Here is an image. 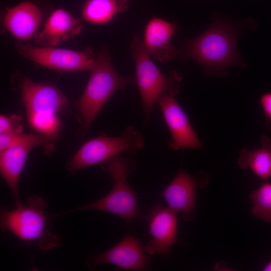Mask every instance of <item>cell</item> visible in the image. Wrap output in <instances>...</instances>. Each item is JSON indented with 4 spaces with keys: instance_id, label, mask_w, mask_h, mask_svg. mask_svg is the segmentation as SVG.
Returning a JSON list of instances; mask_svg holds the SVG:
<instances>
[{
    "instance_id": "21",
    "label": "cell",
    "mask_w": 271,
    "mask_h": 271,
    "mask_svg": "<svg viewBox=\"0 0 271 271\" xmlns=\"http://www.w3.org/2000/svg\"><path fill=\"white\" fill-rule=\"evenodd\" d=\"M259 104L265 117V127L271 130V92H266L261 95Z\"/></svg>"
},
{
    "instance_id": "19",
    "label": "cell",
    "mask_w": 271,
    "mask_h": 271,
    "mask_svg": "<svg viewBox=\"0 0 271 271\" xmlns=\"http://www.w3.org/2000/svg\"><path fill=\"white\" fill-rule=\"evenodd\" d=\"M249 198L253 204L252 214L265 222H271V182L265 181L251 192Z\"/></svg>"
},
{
    "instance_id": "1",
    "label": "cell",
    "mask_w": 271,
    "mask_h": 271,
    "mask_svg": "<svg viewBox=\"0 0 271 271\" xmlns=\"http://www.w3.org/2000/svg\"><path fill=\"white\" fill-rule=\"evenodd\" d=\"M100 165L113 182L111 191L93 203L57 213L55 216L76 211L94 210L117 216L128 224L141 218L142 215L138 204L137 194L127 182L128 177L136 168V160L119 155L102 162Z\"/></svg>"
},
{
    "instance_id": "11",
    "label": "cell",
    "mask_w": 271,
    "mask_h": 271,
    "mask_svg": "<svg viewBox=\"0 0 271 271\" xmlns=\"http://www.w3.org/2000/svg\"><path fill=\"white\" fill-rule=\"evenodd\" d=\"M157 103L161 108L170 132L167 144L171 149L179 151L202 148V144L197 134L175 96L164 94Z\"/></svg>"
},
{
    "instance_id": "12",
    "label": "cell",
    "mask_w": 271,
    "mask_h": 271,
    "mask_svg": "<svg viewBox=\"0 0 271 271\" xmlns=\"http://www.w3.org/2000/svg\"><path fill=\"white\" fill-rule=\"evenodd\" d=\"M146 218L152 239L145 247V252L167 256L177 241L176 213L168 207L157 204L150 210Z\"/></svg>"
},
{
    "instance_id": "22",
    "label": "cell",
    "mask_w": 271,
    "mask_h": 271,
    "mask_svg": "<svg viewBox=\"0 0 271 271\" xmlns=\"http://www.w3.org/2000/svg\"><path fill=\"white\" fill-rule=\"evenodd\" d=\"M263 271H271V260L264 266Z\"/></svg>"
},
{
    "instance_id": "3",
    "label": "cell",
    "mask_w": 271,
    "mask_h": 271,
    "mask_svg": "<svg viewBox=\"0 0 271 271\" xmlns=\"http://www.w3.org/2000/svg\"><path fill=\"white\" fill-rule=\"evenodd\" d=\"M47 206L42 197L34 194L27 198L26 204L15 205L11 210L1 209V229L10 231L24 241L36 242L42 250L59 246V237L51 231L48 225L45 213Z\"/></svg>"
},
{
    "instance_id": "18",
    "label": "cell",
    "mask_w": 271,
    "mask_h": 271,
    "mask_svg": "<svg viewBox=\"0 0 271 271\" xmlns=\"http://www.w3.org/2000/svg\"><path fill=\"white\" fill-rule=\"evenodd\" d=\"M130 0H86L82 8L83 20L90 23L103 24L126 11Z\"/></svg>"
},
{
    "instance_id": "17",
    "label": "cell",
    "mask_w": 271,
    "mask_h": 271,
    "mask_svg": "<svg viewBox=\"0 0 271 271\" xmlns=\"http://www.w3.org/2000/svg\"><path fill=\"white\" fill-rule=\"evenodd\" d=\"M261 146L255 149H240L237 164L243 169H250L257 177L265 181L271 180V139L260 137Z\"/></svg>"
},
{
    "instance_id": "10",
    "label": "cell",
    "mask_w": 271,
    "mask_h": 271,
    "mask_svg": "<svg viewBox=\"0 0 271 271\" xmlns=\"http://www.w3.org/2000/svg\"><path fill=\"white\" fill-rule=\"evenodd\" d=\"M21 98L25 106L27 119L58 114L68 104V99L57 87L23 78L20 84Z\"/></svg>"
},
{
    "instance_id": "13",
    "label": "cell",
    "mask_w": 271,
    "mask_h": 271,
    "mask_svg": "<svg viewBox=\"0 0 271 271\" xmlns=\"http://www.w3.org/2000/svg\"><path fill=\"white\" fill-rule=\"evenodd\" d=\"M143 250L140 240L128 234L109 249L91 258L94 265L111 264L121 269L143 270L150 268L151 258Z\"/></svg>"
},
{
    "instance_id": "16",
    "label": "cell",
    "mask_w": 271,
    "mask_h": 271,
    "mask_svg": "<svg viewBox=\"0 0 271 271\" xmlns=\"http://www.w3.org/2000/svg\"><path fill=\"white\" fill-rule=\"evenodd\" d=\"M42 19L40 8L33 2L25 1L7 11L3 24L6 29L16 39L27 40L34 37Z\"/></svg>"
},
{
    "instance_id": "15",
    "label": "cell",
    "mask_w": 271,
    "mask_h": 271,
    "mask_svg": "<svg viewBox=\"0 0 271 271\" xmlns=\"http://www.w3.org/2000/svg\"><path fill=\"white\" fill-rule=\"evenodd\" d=\"M175 30L174 23L159 18L151 19L146 26L144 46L150 55L161 63L170 60L178 52L171 44Z\"/></svg>"
},
{
    "instance_id": "8",
    "label": "cell",
    "mask_w": 271,
    "mask_h": 271,
    "mask_svg": "<svg viewBox=\"0 0 271 271\" xmlns=\"http://www.w3.org/2000/svg\"><path fill=\"white\" fill-rule=\"evenodd\" d=\"M17 49L26 58L60 72L90 71L96 56L90 48L78 51L19 43Z\"/></svg>"
},
{
    "instance_id": "14",
    "label": "cell",
    "mask_w": 271,
    "mask_h": 271,
    "mask_svg": "<svg viewBox=\"0 0 271 271\" xmlns=\"http://www.w3.org/2000/svg\"><path fill=\"white\" fill-rule=\"evenodd\" d=\"M82 29L79 20L62 8L54 10L34 39L39 46L55 47L63 41L73 38Z\"/></svg>"
},
{
    "instance_id": "2",
    "label": "cell",
    "mask_w": 271,
    "mask_h": 271,
    "mask_svg": "<svg viewBox=\"0 0 271 271\" xmlns=\"http://www.w3.org/2000/svg\"><path fill=\"white\" fill-rule=\"evenodd\" d=\"M86 86L79 100L78 111L82 132L85 134L109 98L132 82L133 77L123 76L114 68L105 50L96 55Z\"/></svg>"
},
{
    "instance_id": "5",
    "label": "cell",
    "mask_w": 271,
    "mask_h": 271,
    "mask_svg": "<svg viewBox=\"0 0 271 271\" xmlns=\"http://www.w3.org/2000/svg\"><path fill=\"white\" fill-rule=\"evenodd\" d=\"M236 34L225 24L215 21L203 33L188 41L185 55L201 64L208 72L225 74V70L239 60Z\"/></svg>"
},
{
    "instance_id": "7",
    "label": "cell",
    "mask_w": 271,
    "mask_h": 271,
    "mask_svg": "<svg viewBox=\"0 0 271 271\" xmlns=\"http://www.w3.org/2000/svg\"><path fill=\"white\" fill-rule=\"evenodd\" d=\"M14 134L13 145L0 153V172L17 205L22 203L19 195V182L31 150L36 146L47 147L56 138L42 133L21 132Z\"/></svg>"
},
{
    "instance_id": "9",
    "label": "cell",
    "mask_w": 271,
    "mask_h": 271,
    "mask_svg": "<svg viewBox=\"0 0 271 271\" xmlns=\"http://www.w3.org/2000/svg\"><path fill=\"white\" fill-rule=\"evenodd\" d=\"M208 182L209 176L206 172L200 171L194 175H190L181 168L160 195L169 208L176 213H181L185 221H190L196 217V189L197 187H205Z\"/></svg>"
},
{
    "instance_id": "4",
    "label": "cell",
    "mask_w": 271,
    "mask_h": 271,
    "mask_svg": "<svg viewBox=\"0 0 271 271\" xmlns=\"http://www.w3.org/2000/svg\"><path fill=\"white\" fill-rule=\"evenodd\" d=\"M134 61V79L138 86L145 115L144 126L148 125L154 106L163 94L176 96L179 92L182 75L172 71L167 76L163 74L151 58L143 40L134 36L130 43Z\"/></svg>"
},
{
    "instance_id": "20",
    "label": "cell",
    "mask_w": 271,
    "mask_h": 271,
    "mask_svg": "<svg viewBox=\"0 0 271 271\" xmlns=\"http://www.w3.org/2000/svg\"><path fill=\"white\" fill-rule=\"evenodd\" d=\"M23 127L20 124V119L17 115L8 117L3 114L0 116V133H21Z\"/></svg>"
},
{
    "instance_id": "6",
    "label": "cell",
    "mask_w": 271,
    "mask_h": 271,
    "mask_svg": "<svg viewBox=\"0 0 271 271\" xmlns=\"http://www.w3.org/2000/svg\"><path fill=\"white\" fill-rule=\"evenodd\" d=\"M145 145L143 135L133 126L126 127L118 136H100L85 142L69 161L66 168L75 174L78 171L124 154L132 156Z\"/></svg>"
}]
</instances>
